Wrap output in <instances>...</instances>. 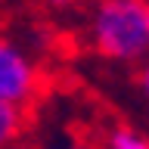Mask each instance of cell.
Returning <instances> with one entry per match:
<instances>
[{
	"label": "cell",
	"instance_id": "6da1fadb",
	"mask_svg": "<svg viewBox=\"0 0 149 149\" xmlns=\"http://www.w3.org/2000/svg\"><path fill=\"white\" fill-rule=\"evenodd\" d=\"M87 34L93 50L112 62L149 59V0H100Z\"/></svg>",
	"mask_w": 149,
	"mask_h": 149
},
{
	"label": "cell",
	"instance_id": "7a4b0ae2",
	"mask_svg": "<svg viewBox=\"0 0 149 149\" xmlns=\"http://www.w3.org/2000/svg\"><path fill=\"white\" fill-rule=\"evenodd\" d=\"M37 81H40V74H37L31 56L22 47H16L9 37H0V102L22 109L25 102L34 100Z\"/></svg>",
	"mask_w": 149,
	"mask_h": 149
},
{
	"label": "cell",
	"instance_id": "3957f363",
	"mask_svg": "<svg viewBox=\"0 0 149 149\" xmlns=\"http://www.w3.org/2000/svg\"><path fill=\"white\" fill-rule=\"evenodd\" d=\"M19 134H22V109L0 102V149H6Z\"/></svg>",
	"mask_w": 149,
	"mask_h": 149
},
{
	"label": "cell",
	"instance_id": "277c9868",
	"mask_svg": "<svg viewBox=\"0 0 149 149\" xmlns=\"http://www.w3.org/2000/svg\"><path fill=\"white\" fill-rule=\"evenodd\" d=\"M106 149H149V137L134 127H112L106 137Z\"/></svg>",
	"mask_w": 149,
	"mask_h": 149
},
{
	"label": "cell",
	"instance_id": "5b68a950",
	"mask_svg": "<svg viewBox=\"0 0 149 149\" xmlns=\"http://www.w3.org/2000/svg\"><path fill=\"white\" fill-rule=\"evenodd\" d=\"M137 87H140V93H143V100L149 102V59H143V62H140V72H137Z\"/></svg>",
	"mask_w": 149,
	"mask_h": 149
},
{
	"label": "cell",
	"instance_id": "8992f818",
	"mask_svg": "<svg viewBox=\"0 0 149 149\" xmlns=\"http://www.w3.org/2000/svg\"><path fill=\"white\" fill-rule=\"evenodd\" d=\"M44 3H47L50 9H59V13H62V9H72L78 0H44Z\"/></svg>",
	"mask_w": 149,
	"mask_h": 149
},
{
	"label": "cell",
	"instance_id": "52a82bcc",
	"mask_svg": "<svg viewBox=\"0 0 149 149\" xmlns=\"http://www.w3.org/2000/svg\"><path fill=\"white\" fill-rule=\"evenodd\" d=\"M65 149H90V146H78V143H74V146H65Z\"/></svg>",
	"mask_w": 149,
	"mask_h": 149
}]
</instances>
